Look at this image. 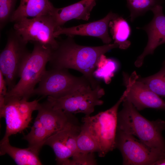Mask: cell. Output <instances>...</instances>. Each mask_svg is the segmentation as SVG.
I'll return each mask as SVG.
<instances>
[{"label": "cell", "mask_w": 165, "mask_h": 165, "mask_svg": "<svg viewBox=\"0 0 165 165\" xmlns=\"http://www.w3.org/2000/svg\"><path fill=\"white\" fill-rule=\"evenodd\" d=\"M127 6L130 14L131 22L138 17L144 15L146 12L158 5H162L164 0H126Z\"/></svg>", "instance_id": "obj_21"}, {"label": "cell", "mask_w": 165, "mask_h": 165, "mask_svg": "<svg viewBox=\"0 0 165 165\" xmlns=\"http://www.w3.org/2000/svg\"><path fill=\"white\" fill-rule=\"evenodd\" d=\"M28 43L13 28L9 31L6 45L0 54V71L6 80L8 91L16 84L22 65L31 53Z\"/></svg>", "instance_id": "obj_5"}, {"label": "cell", "mask_w": 165, "mask_h": 165, "mask_svg": "<svg viewBox=\"0 0 165 165\" xmlns=\"http://www.w3.org/2000/svg\"><path fill=\"white\" fill-rule=\"evenodd\" d=\"M164 1H165V0H164Z\"/></svg>", "instance_id": "obj_30"}, {"label": "cell", "mask_w": 165, "mask_h": 165, "mask_svg": "<svg viewBox=\"0 0 165 165\" xmlns=\"http://www.w3.org/2000/svg\"><path fill=\"white\" fill-rule=\"evenodd\" d=\"M17 0H0V28L3 29L10 22L15 10Z\"/></svg>", "instance_id": "obj_25"}, {"label": "cell", "mask_w": 165, "mask_h": 165, "mask_svg": "<svg viewBox=\"0 0 165 165\" xmlns=\"http://www.w3.org/2000/svg\"><path fill=\"white\" fill-rule=\"evenodd\" d=\"M63 129L49 137L45 145L49 146L53 150L57 164L68 165L70 158L73 155L65 143Z\"/></svg>", "instance_id": "obj_19"}, {"label": "cell", "mask_w": 165, "mask_h": 165, "mask_svg": "<svg viewBox=\"0 0 165 165\" xmlns=\"http://www.w3.org/2000/svg\"><path fill=\"white\" fill-rule=\"evenodd\" d=\"M7 86L5 78L0 71V108L3 107L5 104V97L8 91Z\"/></svg>", "instance_id": "obj_27"}, {"label": "cell", "mask_w": 165, "mask_h": 165, "mask_svg": "<svg viewBox=\"0 0 165 165\" xmlns=\"http://www.w3.org/2000/svg\"><path fill=\"white\" fill-rule=\"evenodd\" d=\"M153 165H165V158L156 162Z\"/></svg>", "instance_id": "obj_28"}, {"label": "cell", "mask_w": 165, "mask_h": 165, "mask_svg": "<svg viewBox=\"0 0 165 165\" xmlns=\"http://www.w3.org/2000/svg\"><path fill=\"white\" fill-rule=\"evenodd\" d=\"M105 94L100 85L93 89L90 84L84 85L71 94L56 98L48 96L47 101L53 108L72 114L82 113L90 116L97 106L104 103L101 98Z\"/></svg>", "instance_id": "obj_6"}, {"label": "cell", "mask_w": 165, "mask_h": 165, "mask_svg": "<svg viewBox=\"0 0 165 165\" xmlns=\"http://www.w3.org/2000/svg\"><path fill=\"white\" fill-rule=\"evenodd\" d=\"M32 51L25 60L20 70V80L14 87L7 91L5 100L16 98L28 100L33 95L35 86L46 71L53 50L35 42Z\"/></svg>", "instance_id": "obj_3"}, {"label": "cell", "mask_w": 165, "mask_h": 165, "mask_svg": "<svg viewBox=\"0 0 165 165\" xmlns=\"http://www.w3.org/2000/svg\"><path fill=\"white\" fill-rule=\"evenodd\" d=\"M7 154L18 165H41L38 155L29 148H21L11 145L9 138H2L0 144L1 156Z\"/></svg>", "instance_id": "obj_17"}, {"label": "cell", "mask_w": 165, "mask_h": 165, "mask_svg": "<svg viewBox=\"0 0 165 165\" xmlns=\"http://www.w3.org/2000/svg\"><path fill=\"white\" fill-rule=\"evenodd\" d=\"M125 97L124 92L119 100L110 108L94 116H85L82 119V126L98 145L99 157H104L116 148L118 110Z\"/></svg>", "instance_id": "obj_4"}, {"label": "cell", "mask_w": 165, "mask_h": 165, "mask_svg": "<svg viewBox=\"0 0 165 165\" xmlns=\"http://www.w3.org/2000/svg\"><path fill=\"white\" fill-rule=\"evenodd\" d=\"M54 7L49 0H20L10 22H16L29 17L50 14Z\"/></svg>", "instance_id": "obj_16"}, {"label": "cell", "mask_w": 165, "mask_h": 165, "mask_svg": "<svg viewBox=\"0 0 165 165\" xmlns=\"http://www.w3.org/2000/svg\"><path fill=\"white\" fill-rule=\"evenodd\" d=\"M77 144L79 152L84 154L98 152V145L88 131L82 126L77 139Z\"/></svg>", "instance_id": "obj_24"}, {"label": "cell", "mask_w": 165, "mask_h": 165, "mask_svg": "<svg viewBox=\"0 0 165 165\" xmlns=\"http://www.w3.org/2000/svg\"><path fill=\"white\" fill-rule=\"evenodd\" d=\"M119 15L110 12L103 18L96 21L69 28H58L55 31L56 38L61 35L69 36L75 35L93 36L99 38L105 44H110L112 40L108 33L111 21Z\"/></svg>", "instance_id": "obj_13"}, {"label": "cell", "mask_w": 165, "mask_h": 165, "mask_svg": "<svg viewBox=\"0 0 165 165\" xmlns=\"http://www.w3.org/2000/svg\"><path fill=\"white\" fill-rule=\"evenodd\" d=\"M13 28L28 43H38L53 50L58 46L54 35L56 28L50 14L21 19L15 22Z\"/></svg>", "instance_id": "obj_9"}, {"label": "cell", "mask_w": 165, "mask_h": 165, "mask_svg": "<svg viewBox=\"0 0 165 165\" xmlns=\"http://www.w3.org/2000/svg\"><path fill=\"white\" fill-rule=\"evenodd\" d=\"M97 160L94 153L84 154L80 152L77 155L69 160L68 165H95Z\"/></svg>", "instance_id": "obj_26"}, {"label": "cell", "mask_w": 165, "mask_h": 165, "mask_svg": "<svg viewBox=\"0 0 165 165\" xmlns=\"http://www.w3.org/2000/svg\"><path fill=\"white\" fill-rule=\"evenodd\" d=\"M116 62L113 60L107 58L104 54L101 56L97 64L93 73L94 77L102 79L109 84L117 68Z\"/></svg>", "instance_id": "obj_22"}, {"label": "cell", "mask_w": 165, "mask_h": 165, "mask_svg": "<svg viewBox=\"0 0 165 165\" xmlns=\"http://www.w3.org/2000/svg\"><path fill=\"white\" fill-rule=\"evenodd\" d=\"M138 79L159 96L165 97V66L154 75Z\"/></svg>", "instance_id": "obj_23"}, {"label": "cell", "mask_w": 165, "mask_h": 165, "mask_svg": "<svg viewBox=\"0 0 165 165\" xmlns=\"http://www.w3.org/2000/svg\"><path fill=\"white\" fill-rule=\"evenodd\" d=\"M153 14L152 20L141 28L148 35L147 44L142 53L137 59L134 63L137 67L141 66L145 56L152 54L159 46L165 43V15L163 12L162 5L157 6L151 10Z\"/></svg>", "instance_id": "obj_12"}, {"label": "cell", "mask_w": 165, "mask_h": 165, "mask_svg": "<svg viewBox=\"0 0 165 165\" xmlns=\"http://www.w3.org/2000/svg\"><path fill=\"white\" fill-rule=\"evenodd\" d=\"M122 102L123 108L118 113L117 129L136 136L149 147L165 153V140L162 134L165 121L147 119L125 97Z\"/></svg>", "instance_id": "obj_2"}, {"label": "cell", "mask_w": 165, "mask_h": 165, "mask_svg": "<svg viewBox=\"0 0 165 165\" xmlns=\"http://www.w3.org/2000/svg\"><path fill=\"white\" fill-rule=\"evenodd\" d=\"M97 0H82L61 8L54 7L51 15L56 29L67 22L73 19L87 20Z\"/></svg>", "instance_id": "obj_15"}, {"label": "cell", "mask_w": 165, "mask_h": 165, "mask_svg": "<svg viewBox=\"0 0 165 165\" xmlns=\"http://www.w3.org/2000/svg\"><path fill=\"white\" fill-rule=\"evenodd\" d=\"M123 76L126 88L124 91L125 98L130 101L138 111L147 108L165 110V101L139 81V76L135 72L130 76L123 73Z\"/></svg>", "instance_id": "obj_11"}, {"label": "cell", "mask_w": 165, "mask_h": 165, "mask_svg": "<svg viewBox=\"0 0 165 165\" xmlns=\"http://www.w3.org/2000/svg\"><path fill=\"white\" fill-rule=\"evenodd\" d=\"M37 118L47 131L49 136L59 131L72 122V114L55 109L48 101L39 103Z\"/></svg>", "instance_id": "obj_14"}, {"label": "cell", "mask_w": 165, "mask_h": 165, "mask_svg": "<svg viewBox=\"0 0 165 165\" xmlns=\"http://www.w3.org/2000/svg\"><path fill=\"white\" fill-rule=\"evenodd\" d=\"M0 108V117L5 118L6 131L3 138L21 132L28 127L31 120L33 112L37 110L38 100L31 101L16 98L5 100Z\"/></svg>", "instance_id": "obj_10"}, {"label": "cell", "mask_w": 165, "mask_h": 165, "mask_svg": "<svg viewBox=\"0 0 165 165\" xmlns=\"http://www.w3.org/2000/svg\"><path fill=\"white\" fill-rule=\"evenodd\" d=\"M49 137L47 131L36 117L30 131L23 138L28 142V147L38 155L41 149Z\"/></svg>", "instance_id": "obj_20"}, {"label": "cell", "mask_w": 165, "mask_h": 165, "mask_svg": "<svg viewBox=\"0 0 165 165\" xmlns=\"http://www.w3.org/2000/svg\"><path fill=\"white\" fill-rule=\"evenodd\" d=\"M163 66H165V60L163 63Z\"/></svg>", "instance_id": "obj_29"}, {"label": "cell", "mask_w": 165, "mask_h": 165, "mask_svg": "<svg viewBox=\"0 0 165 165\" xmlns=\"http://www.w3.org/2000/svg\"><path fill=\"white\" fill-rule=\"evenodd\" d=\"M116 148L120 151L125 165H153L165 158V153L149 147L134 136L117 129Z\"/></svg>", "instance_id": "obj_8"}, {"label": "cell", "mask_w": 165, "mask_h": 165, "mask_svg": "<svg viewBox=\"0 0 165 165\" xmlns=\"http://www.w3.org/2000/svg\"><path fill=\"white\" fill-rule=\"evenodd\" d=\"M118 47L114 43L95 46L81 45L75 42L73 36H68L58 42V46L53 50L49 62L52 68L72 69L79 72L94 89L100 85L93 75L99 58Z\"/></svg>", "instance_id": "obj_1"}, {"label": "cell", "mask_w": 165, "mask_h": 165, "mask_svg": "<svg viewBox=\"0 0 165 165\" xmlns=\"http://www.w3.org/2000/svg\"><path fill=\"white\" fill-rule=\"evenodd\" d=\"M88 84L90 85L83 75L77 77L70 73L68 69L52 68L46 71L38 87L34 89L33 95L58 98L72 94Z\"/></svg>", "instance_id": "obj_7"}, {"label": "cell", "mask_w": 165, "mask_h": 165, "mask_svg": "<svg viewBox=\"0 0 165 165\" xmlns=\"http://www.w3.org/2000/svg\"><path fill=\"white\" fill-rule=\"evenodd\" d=\"M110 32L114 43L117 44L121 49H126L130 46L131 42L128 39L131 30L127 22L119 15L110 21L109 24Z\"/></svg>", "instance_id": "obj_18"}]
</instances>
